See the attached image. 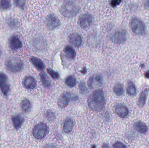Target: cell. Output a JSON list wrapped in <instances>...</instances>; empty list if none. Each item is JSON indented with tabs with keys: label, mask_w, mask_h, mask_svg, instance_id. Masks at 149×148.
Returning a JSON list of instances; mask_svg holds the SVG:
<instances>
[{
	"label": "cell",
	"mask_w": 149,
	"mask_h": 148,
	"mask_svg": "<svg viewBox=\"0 0 149 148\" xmlns=\"http://www.w3.org/2000/svg\"><path fill=\"white\" fill-rule=\"evenodd\" d=\"M88 103L89 107L93 111L99 112L103 109L106 102L102 89H96L91 93L88 99Z\"/></svg>",
	"instance_id": "6da1fadb"
},
{
	"label": "cell",
	"mask_w": 149,
	"mask_h": 148,
	"mask_svg": "<svg viewBox=\"0 0 149 148\" xmlns=\"http://www.w3.org/2000/svg\"><path fill=\"white\" fill-rule=\"evenodd\" d=\"M6 66L9 71L12 73H17L22 70L24 64L20 59L12 56L6 61Z\"/></svg>",
	"instance_id": "7a4b0ae2"
},
{
	"label": "cell",
	"mask_w": 149,
	"mask_h": 148,
	"mask_svg": "<svg viewBox=\"0 0 149 148\" xmlns=\"http://www.w3.org/2000/svg\"><path fill=\"white\" fill-rule=\"evenodd\" d=\"M79 11L77 5L72 3H64L61 7L60 12L63 15L66 17H72L75 16Z\"/></svg>",
	"instance_id": "3957f363"
},
{
	"label": "cell",
	"mask_w": 149,
	"mask_h": 148,
	"mask_svg": "<svg viewBox=\"0 0 149 148\" xmlns=\"http://www.w3.org/2000/svg\"><path fill=\"white\" fill-rule=\"evenodd\" d=\"M130 26L134 34L138 35L144 34L146 30L145 24L137 17H133L130 22Z\"/></svg>",
	"instance_id": "277c9868"
},
{
	"label": "cell",
	"mask_w": 149,
	"mask_h": 148,
	"mask_svg": "<svg viewBox=\"0 0 149 148\" xmlns=\"http://www.w3.org/2000/svg\"><path fill=\"white\" fill-rule=\"evenodd\" d=\"M49 131V128L46 124L40 123L36 125L33 129V134L38 140H41L47 135Z\"/></svg>",
	"instance_id": "5b68a950"
},
{
	"label": "cell",
	"mask_w": 149,
	"mask_h": 148,
	"mask_svg": "<svg viewBox=\"0 0 149 148\" xmlns=\"http://www.w3.org/2000/svg\"><path fill=\"white\" fill-rule=\"evenodd\" d=\"M102 83V78L99 74H94L88 79L87 84L90 89L97 88L101 86Z\"/></svg>",
	"instance_id": "8992f818"
},
{
	"label": "cell",
	"mask_w": 149,
	"mask_h": 148,
	"mask_svg": "<svg viewBox=\"0 0 149 148\" xmlns=\"http://www.w3.org/2000/svg\"><path fill=\"white\" fill-rule=\"evenodd\" d=\"M0 89L4 95H7L10 91V84L8 76L0 71Z\"/></svg>",
	"instance_id": "52a82bcc"
},
{
	"label": "cell",
	"mask_w": 149,
	"mask_h": 148,
	"mask_svg": "<svg viewBox=\"0 0 149 148\" xmlns=\"http://www.w3.org/2000/svg\"><path fill=\"white\" fill-rule=\"evenodd\" d=\"M127 36V32L125 30L120 29L116 31L113 35L112 39L115 43L121 44L126 41Z\"/></svg>",
	"instance_id": "ba28073f"
},
{
	"label": "cell",
	"mask_w": 149,
	"mask_h": 148,
	"mask_svg": "<svg viewBox=\"0 0 149 148\" xmlns=\"http://www.w3.org/2000/svg\"><path fill=\"white\" fill-rule=\"evenodd\" d=\"M46 23L49 29L53 30L60 25V21L57 17L50 14L46 17Z\"/></svg>",
	"instance_id": "9c48e42d"
},
{
	"label": "cell",
	"mask_w": 149,
	"mask_h": 148,
	"mask_svg": "<svg viewBox=\"0 0 149 148\" xmlns=\"http://www.w3.org/2000/svg\"><path fill=\"white\" fill-rule=\"evenodd\" d=\"M71 98V95L68 92H64L58 100L57 104L61 108L65 107L69 104Z\"/></svg>",
	"instance_id": "30bf717a"
},
{
	"label": "cell",
	"mask_w": 149,
	"mask_h": 148,
	"mask_svg": "<svg viewBox=\"0 0 149 148\" xmlns=\"http://www.w3.org/2000/svg\"><path fill=\"white\" fill-rule=\"evenodd\" d=\"M93 18L89 14H84L80 16L79 21L81 27L83 28L89 27L92 24Z\"/></svg>",
	"instance_id": "8fae6325"
},
{
	"label": "cell",
	"mask_w": 149,
	"mask_h": 148,
	"mask_svg": "<svg viewBox=\"0 0 149 148\" xmlns=\"http://www.w3.org/2000/svg\"><path fill=\"white\" fill-rule=\"evenodd\" d=\"M10 48L13 50H16L22 47V41L17 36L13 35L10 37L9 41Z\"/></svg>",
	"instance_id": "7c38bea8"
},
{
	"label": "cell",
	"mask_w": 149,
	"mask_h": 148,
	"mask_svg": "<svg viewBox=\"0 0 149 148\" xmlns=\"http://www.w3.org/2000/svg\"><path fill=\"white\" fill-rule=\"evenodd\" d=\"M116 113L122 118H125L129 114V110L126 106L123 104H119L116 107Z\"/></svg>",
	"instance_id": "4fadbf2b"
},
{
	"label": "cell",
	"mask_w": 149,
	"mask_h": 148,
	"mask_svg": "<svg viewBox=\"0 0 149 148\" xmlns=\"http://www.w3.org/2000/svg\"><path fill=\"white\" fill-rule=\"evenodd\" d=\"M134 128L141 134H146L148 130L147 125L141 121H139L134 123Z\"/></svg>",
	"instance_id": "5bb4252c"
},
{
	"label": "cell",
	"mask_w": 149,
	"mask_h": 148,
	"mask_svg": "<svg viewBox=\"0 0 149 148\" xmlns=\"http://www.w3.org/2000/svg\"><path fill=\"white\" fill-rule=\"evenodd\" d=\"M24 85L28 89H33L36 86V81L34 77L31 76H28L24 79Z\"/></svg>",
	"instance_id": "9a60e30c"
},
{
	"label": "cell",
	"mask_w": 149,
	"mask_h": 148,
	"mask_svg": "<svg viewBox=\"0 0 149 148\" xmlns=\"http://www.w3.org/2000/svg\"><path fill=\"white\" fill-rule=\"evenodd\" d=\"M30 61L32 64L38 70H43L45 68V65L43 61L38 57L32 56L31 57Z\"/></svg>",
	"instance_id": "2e32d148"
},
{
	"label": "cell",
	"mask_w": 149,
	"mask_h": 148,
	"mask_svg": "<svg viewBox=\"0 0 149 148\" xmlns=\"http://www.w3.org/2000/svg\"><path fill=\"white\" fill-rule=\"evenodd\" d=\"M70 41L72 44L76 47H79L80 46L82 42L81 36L79 34L75 33L70 35Z\"/></svg>",
	"instance_id": "e0dca14e"
},
{
	"label": "cell",
	"mask_w": 149,
	"mask_h": 148,
	"mask_svg": "<svg viewBox=\"0 0 149 148\" xmlns=\"http://www.w3.org/2000/svg\"><path fill=\"white\" fill-rule=\"evenodd\" d=\"M148 91V89H145L140 94V96L137 101V105L140 107H143L145 105Z\"/></svg>",
	"instance_id": "ac0fdd59"
},
{
	"label": "cell",
	"mask_w": 149,
	"mask_h": 148,
	"mask_svg": "<svg viewBox=\"0 0 149 148\" xmlns=\"http://www.w3.org/2000/svg\"><path fill=\"white\" fill-rule=\"evenodd\" d=\"M12 120L13 125L16 129H18L21 127L24 121L23 117L20 115L14 116L12 118Z\"/></svg>",
	"instance_id": "d6986e66"
},
{
	"label": "cell",
	"mask_w": 149,
	"mask_h": 148,
	"mask_svg": "<svg viewBox=\"0 0 149 148\" xmlns=\"http://www.w3.org/2000/svg\"><path fill=\"white\" fill-rule=\"evenodd\" d=\"M64 52L66 56L70 59H74L76 56V52L72 47L67 45L64 49Z\"/></svg>",
	"instance_id": "ffe728a7"
},
{
	"label": "cell",
	"mask_w": 149,
	"mask_h": 148,
	"mask_svg": "<svg viewBox=\"0 0 149 148\" xmlns=\"http://www.w3.org/2000/svg\"><path fill=\"white\" fill-rule=\"evenodd\" d=\"M40 78H41V81L43 85L45 87H50L51 85V81L50 79L48 76L44 72H41L40 74Z\"/></svg>",
	"instance_id": "44dd1931"
},
{
	"label": "cell",
	"mask_w": 149,
	"mask_h": 148,
	"mask_svg": "<svg viewBox=\"0 0 149 148\" xmlns=\"http://www.w3.org/2000/svg\"><path fill=\"white\" fill-rule=\"evenodd\" d=\"M74 127V123L72 120L70 119L66 120L63 126V131L65 133H70L72 131Z\"/></svg>",
	"instance_id": "7402d4cb"
},
{
	"label": "cell",
	"mask_w": 149,
	"mask_h": 148,
	"mask_svg": "<svg viewBox=\"0 0 149 148\" xmlns=\"http://www.w3.org/2000/svg\"><path fill=\"white\" fill-rule=\"evenodd\" d=\"M126 89L127 92L130 95L134 96L136 94V90L135 86L131 81H129L127 82Z\"/></svg>",
	"instance_id": "603a6c76"
},
{
	"label": "cell",
	"mask_w": 149,
	"mask_h": 148,
	"mask_svg": "<svg viewBox=\"0 0 149 148\" xmlns=\"http://www.w3.org/2000/svg\"><path fill=\"white\" fill-rule=\"evenodd\" d=\"M31 106L30 101L28 99H24L21 102V108L24 112H29L31 108Z\"/></svg>",
	"instance_id": "cb8c5ba5"
},
{
	"label": "cell",
	"mask_w": 149,
	"mask_h": 148,
	"mask_svg": "<svg viewBox=\"0 0 149 148\" xmlns=\"http://www.w3.org/2000/svg\"><path fill=\"white\" fill-rule=\"evenodd\" d=\"M114 92L116 95L118 96H120L124 93V89L123 86L120 83H117L114 85L113 87Z\"/></svg>",
	"instance_id": "d4e9b609"
},
{
	"label": "cell",
	"mask_w": 149,
	"mask_h": 148,
	"mask_svg": "<svg viewBox=\"0 0 149 148\" xmlns=\"http://www.w3.org/2000/svg\"><path fill=\"white\" fill-rule=\"evenodd\" d=\"M65 82L67 86L71 87H73L76 85V79L73 76H70L67 77Z\"/></svg>",
	"instance_id": "484cf974"
},
{
	"label": "cell",
	"mask_w": 149,
	"mask_h": 148,
	"mask_svg": "<svg viewBox=\"0 0 149 148\" xmlns=\"http://www.w3.org/2000/svg\"><path fill=\"white\" fill-rule=\"evenodd\" d=\"M0 7L3 9L9 8L10 7V1H6V0L1 1Z\"/></svg>",
	"instance_id": "4316f807"
},
{
	"label": "cell",
	"mask_w": 149,
	"mask_h": 148,
	"mask_svg": "<svg viewBox=\"0 0 149 148\" xmlns=\"http://www.w3.org/2000/svg\"><path fill=\"white\" fill-rule=\"evenodd\" d=\"M47 72L53 79H57L59 77V74L57 72L53 70L50 68L47 69Z\"/></svg>",
	"instance_id": "83f0119b"
},
{
	"label": "cell",
	"mask_w": 149,
	"mask_h": 148,
	"mask_svg": "<svg viewBox=\"0 0 149 148\" xmlns=\"http://www.w3.org/2000/svg\"><path fill=\"white\" fill-rule=\"evenodd\" d=\"M45 116L49 120H53L55 119V116H56L54 113L52 112L50 110H48L46 111L45 114Z\"/></svg>",
	"instance_id": "f1b7e54d"
},
{
	"label": "cell",
	"mask_w": 149,
	"mask_h": 148,
	"mask_svg": "<svg viewBox=\"0 0 149 148\" xmlns=\"http://www.w3.org/2000/svg\"><path fill=\"white\" fill-rule=\"evenodd\" d=\"M79 89L80 92L81 94H86L87 92V88L86 87V84L83 82H81L80 83L79 86Z\"/></svg>",
	"instance_id": "f546056e"
},
{
	"label": "cell",
	"mask_w": 149,
	"mask_h": 148,
	"mask_svg": "<svg viewBox=\"0 0 149 148\" xmlns=\"http://www.w3.org/2000/svg\"><path fill=\"white\" fill-rule=\"evenodd\" d=\"M113 147L114 148H127L126 146L123 143L120 142H117L114 143L113 145Z\"/></svg>",
	"instance_id": "4dcf8cb0"
},
{
	"label": "cell",
	"mask_w": 149,
	"mask_h": 148,
	"mask_svg": "<svg viewBox=\"0 0 149 148\" xmlns=\"http://www.w3.org/2000/svg\"><path fill=\"white\" fill-rule=\"evenodd\" d=\"M121 1H111V5L112 7H115L117 6V5H119L121 2Z\"/></svg>",
	"instance_id": "1f68e13d"
},
{
	"label": "cell",
	"mask_w": 149,
	"mask_h": 148,
	"mask_svg": "<svg viewBox=\"0 0 149 148\" xmlns=\"http://www.w3.org/2000/svg\"><path fill=\"white\" fill-rule=\"evenodd\" d=\"M24 2L25 1H15L16 4L19 7H23L24 6Z\"/></svg>",
	"instance_id": "d6a6232c"
},
{
	"label": "cell",
	"mask_w": 149,
	"mask_h": 148,
	"mask_svg": "<svg viewBox=\"0 0 149 148\" xmlns=\"http://www.w3.org/2000/svg\"><path fill=\"white\" fill-rule=\"evenodd\" d=\"M144 6L146 9L149 10V1H147L145 2L144 3Z\"/></svg>",
	"instance_id": "836d02e7"
},
{
	"label": "cell",
	"mask_w": 149,
	"mask_h": 148,
	"mask_svg": "<svg viewBox=\"0 0 149 148\" xmlns=\"http://www.w3.org/2000/svg\"><path fill=\"white\" fill-rule=\"evenodd\" d=\"M44 148H57L55 147L54 145H51V144H49V145H46Z\"/></svg>",
	"instance_id": "e575fe53"
},
{
	"label": "cell",
	"mask_w": 149,
	"mask_h": 148,
	"mask_svg": "<svg viewBox=\"0 0 149 148\" xmlns=\"http://www.w3.org/2000/svg\"><path fill=\"white\" fill-rule=\"evenodd\" d=\"M144 76L146 78H149V71H147L145 72Z\"/></svg>",
	"instance_id": "d590c367"
},
{
	"label": "cell",
	"mask_w": 149,
	"mask_h": 148,
	"mask_svg": "<svg viewBox=\"0 0 149 148\" xmlns=\"http://www.w3.org/2000/svg\"><path fill=\"white\" fill-rule=\"evenodd\" d=\"M102 147H103V148H109L108 145L107 144H103V146H102Z\"/></svg>",
	"instance_id": "8d00e7d4"
},
{
	"label": "cell",
	"mask_w": 149,
	"mask_h": 148,
	"mask_svg": "<svg viewBox=\"0 0 149 148\" xmlns=\"http://www.w3.org/2000/svg\"><path fill=\"white\" fill-rule=\"evenodd\" d=\"M86 68L84 67V69H83V70H81V72L82 73H86Z\"/></svg>",
	"instance_id": "74e56055"
},
{
	"label": "cell",
	"mask_w": 149,
	"mask_h": 148,
	"mask_svg": "<svg viewBox=\"0 0 149 148\" xmlns=\"http://www.w3.org/2000/svg\"><path fill=\"white\" fill-rule=\"evenodd\" d=\"M91 148H96V146H95V145H94V144H93V145H92Z\"/></svg>",
	"instance_id": "f35d334b"
},
{
	"label": "cell",
	"mask_w": 149,
	"mask_h": 148,
	"mask_svg": "<svg viewBox=\"0 0 149 148\" xmlns=\"http://www.w3.org/2000/svg\"><path fill=\"white\" fill-rule=\"evenodd\" d=\"M2 54V50L1 49V48H0V56H1V55Z\"/></svg>",
	"instance_id": "ab89813d"
}]
</instances>
